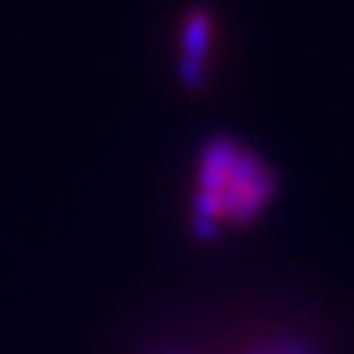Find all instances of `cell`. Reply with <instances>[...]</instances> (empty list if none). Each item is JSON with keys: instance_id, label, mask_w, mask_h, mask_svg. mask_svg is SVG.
<instances>
[{"instance_id": "cell-1", "label": "cell", "mask_w": 354, "mask_h": 354, "mask_svg": "<svg viewBox=\"0 0 354 354\" xmlns=\"http://www.w3.org/2000/svg\"><path fill=\"white\" fill-rule=\"evenodd\" d=\"M276 194V174L254 150L234 140L207 145L192 174L189 218L210 236L252 223Z\"/></svg>"}, {"instance_id": "cell-2", "label": "cell", "mask_w": 354, "mask_h": 354, "mask_svg": "<svg viewBox=\"0 0 354 354\" xmlns=\"http://www.w3.org/2000/svg\"><path fill=\"white\" fill-rule=\"evenodd\" d=\"M210 45H213V19L205 11H194L184 21V66L194 79L203 76Z\"/></svg>"}]
</instances>
